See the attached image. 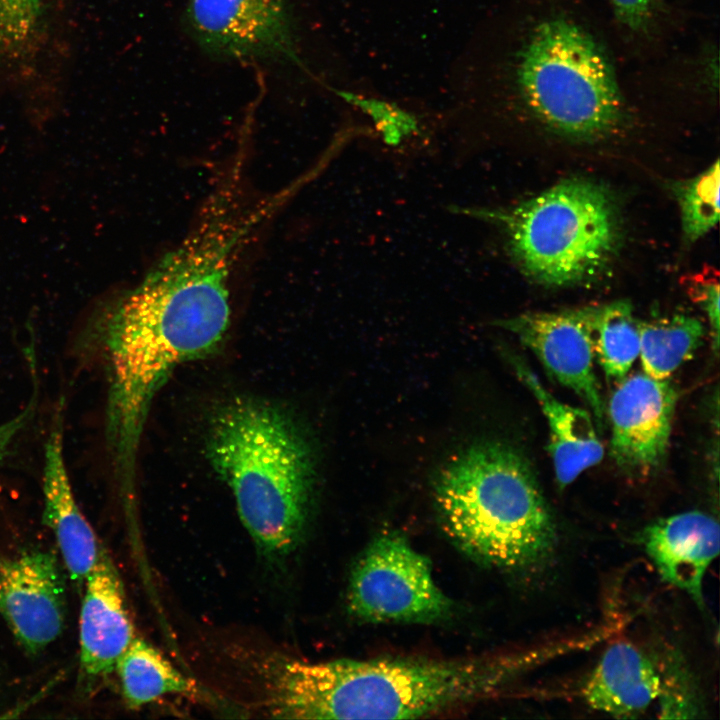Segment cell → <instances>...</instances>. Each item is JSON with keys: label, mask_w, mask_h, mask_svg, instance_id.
<instances>
[{"label": "cell", "mask_w": 720, "mask_h": 720, "mask_svg": "<svg viewBox=\"0 0 720 720\" xmlns=\"http://www.w3.org/2000/svg\"><path fill=\"white\" fill-rule=\"evenodd\" d=\"M83 585L80 667L82 675L93 680L115 670L134 635L120 576L103 547Z\"/></svg>", "instance_id": "obj_12"}, {"label": "cell", "mask_w": 720, "mask_h": 720, "mask_svg": "<svg viewBox=\"0 0 720 720\" xmlns=\"http://www.w3.org/2000/svg\"><path fill=\"white\" fill-rule=\"evenodd\" d=\"M686 282L690 297L706 314L713 338V345L717 350L719 345L720 321V286L718 272L713 269H709V271L703 270L700 273L689 276Z\"/></svg>", "instance_id": "obj_23"}, {"label": "cell", "mask_w": 720, "mask_h": 720, "mask_svg": "<svg viewBox=\"0 0 720 720\" xmlns=\"http://www.w3.org/2000/svg\"><path fill=\"white\" fill-rule=\"evenodd\" d=\"M641 540L661 578L703 608V579L719 554L718 521L702 511H686L650 523Z\"/></svg>", "instance_id": "obj_13"}, {"label": "cell", "mask_w": 720, "mask_h": 720, "mask_svg": "<svg viewBox=\"0 0 720 720\" xmlns=\"http://www.w3.org/2000/svg\"><path fill=\"white\" fill-rule=\"evenodd\" d=\"M127 706L138 709L163 696L180 694L200 697L201 688L180 672L158 649L141 638H133L117 661Z\"/></svg>", "instance_id": "obj_17"}, {"label": "cell", "mask_w": 720, "mask_h": 720, "mask_svg": "<svg viewBox=\"0 0 720 720\" xmlns=\"http://www.w3.org/2000/svg\"><path fill=\"white\" fill-rule=\"evenodd\" d=\"M461 212L500 225L522 271L549 286L595 277L611 260L619 241L611 193L585 178L566 179L510 209L463 208Z\"/></svg>", "instance_id": "obj_6"}, {"label": "cell", "mask_w": 720, "mask_h": 720, "mask_svg": "<svg viewBox=\"0 0 720 720\" xmlns=\"http://www.w3.org/2000/svg\"><path fill=\"white\" fill-rule=\"evenodd\" d=\"M511 88L546 128L593 140L615 131L625 102L600 43L571 18L548 16L532 26L516 50Z\"/></svg>", "instance_id": "obj_5"}, {"label": "cell", "mask_w": 720, "mask_h": 720, "mask_svg": "<svg viewBox=\"0 0 720 720\" xmlns=\"http://www.w3.org/2000/svg\"><path fill=\"white\" fill-rule=\"evenodd\" d=\"M0 614L28 653H39L61 635L66 591L52 553L30 551L0 558Z\"/></svg>", "instance_id": "obj_9"}, {"label": "cell", "mask_w": 720, "mask_h": 720, "mask_svg": "<svg viewBox=\"0 0 720 720\" xmlns=\"http://www.w3.org/2000/svg\"><path fill=\"white\" fill-rule=\"evenodd\" d=\"M64 416L60 404L44 445L43 521L52 531L70 578L84 581L101 546L75 499L64 458Z\"/></svg>", "instance_id": "obj_14"}, {"label": "cell", "mask_w": 720, "mask_h": 720, "mask_svg": "<svg viewBox=\"0 0 720 720\" xmlns=\"http://www.w3.org/2000/svg\"><path fill=\"white\" fill-rule=\"evenodd\" d=\"M617 19L628 28L640 31L650 23L656 0H609Z\"/></svg>", "instance_id": "obj_24"}, {"label": "cell", "mask_w": 720, "mask_h": 720, "mask_svg": "<svg viewBox=\"0 0 720 720\" xmlns=\"http://www.w3.org/2000/svg\"><path fill=\"white\" fill-rule=\"evenodd\" d=\"M540 661L537 650L459 659L278 658L265 675L274 718L412 719L488 698Z\"/></svg>", "instance_id": "obj_2"}, {"label": "cell", "mask_w": 720, "mask_h": 720, "mask_svg": "<svg viewBox=\"0 0 720 720\" xmlns=\"http://www.w3.org/2000/svg\"><path fill=\"white\" fill-rule=\"evenodd\" d=\"M657 699L662 718H694L700 710L691 681L677 668L670 669L667 677L661 676Z\"/></svg>", "instance_id": "obj_22"}, {"label": "cell", "mask_w": 720, "mask_h": 720, "mask_svg": "<svg viewBox=\"0 0 720 720\" xmlns=\"http://www.w3.org/2000/svg\"><path fill=\"white\" fill-rule=\"evenodd\" d=\"M207 451L258 550L271 559L293 551L312 483L309 449L293 422L262 401L232 400L210 423Z\"/></svg>", "instance_id": "obj_3"}, {"label": "cell", "mask_w": 720, "mask_h": 720, "mask_svg": "<svg viewBox=\"0 0 720 720\" xmlns=\"http://www.w3.org/2000/svg\"><path fill=\"white\" fill-rule=\"evenodd\" d=\"M435 501L450 538L482 564L534 568L554 552L556 526L535 474L506 444L457 454L438 476Z\"/></svg>", "instance_id": "obj_4"}, {"label": "cell", "mask_w": 720, "mask_h": 720, "mask_svg": "<svg viewBox=\"0 0 720 720\" xmlns=\"http://www.w3.org/2000/svg\"><path fill=\"white\" fill-rule=\"evenodd\" d=\"M704 331L697 318L686 314L639 321V355L644 373L668 380L700 347Z\"/></svg>", "instance_id": "obj_18"}, {"label": "cell", "mask_w": 720, "mask_h": 720, "mask_svg": "<svg viewBox=\"0 0 720 720\" xmlns=\"http://www.w3.org/2000/svg\"><path fill=\"white\" fill-rule=\"evenodd\" d=\"M661 674L635 645L616 641L603 652L582 696L593 709L617 718L643 713L659 696Z\"/></svg>", "instance_id": "obj_16"}, {"label": "cell", "mask_w": 720, "mask_h": 720, "mask_svg": "<svg viewBox=\"0 0 720 720\" xmlns=\"http://www.w3.org/2000/svg\"><path fill=\"white\" fill-rule=\"evenodd\" d=\"M28 423L27 412L21 411L10 420L0 424V460L8 455L14 440Z\"/></svg>", "instance_id": "obj_25"}, {"label": "cell", "mask_w": 720, "mask_h": 720, "mask_svg": "<svg viewBox=\"0 0 720 720\" xmlns=\"http://www.w3.org/2000/svg\"><path fill=\"white\" fill-rule=\"evenodd\" d=\"M340 98L367 113L391 141L409 134L417 127L415 118L387 101L354 91H337Z\"/></svg>", "instance_id": "obj_21"}, {"label": "cell", "mask_w": 720, "mask_h": 720, "mask_svg": "<svg viewBox=\"0 0 720 720\" xmlns=\"http://www.w3.org/2000/svg\"><path fill=\"white\" fill-rule=\"evenodd\" d=\"M591 310L589 306L559 312L525 313L501 320L497 325L515 334L557 382L588 405L600 429L606 407L594 369Z\"/></svg>", "instance_id": "obj_8"}, {"label": "cell", "mask_w": 720, "mask_h": 720, "mask_svg": "<svg viewBox=\"0 0 720 720\" xmlns=\"http://www.w3.org/2000/svg\"><path fill=\"white\" fill-rule=\"evenodd\" d=\"M677 393L668 380L627 375L610 396L611 454L622 469L647 474L668 448Z\"/></svg>", "instance_id": "obj_10"}, {"label": "cell", "mask_w": 720, "mask_h": 720, "mask_svg": "<svg viewBox=\"0 0 720 720\" xmlns=\"http://www.w3.org/2000/svg\"><path fill=\"white\" fill-rule=\"evenodd\" d=\"M188 17L197 39L212 52L294 56L288 0H190Z\"/></svg>", "instance_id": "obj_11"}, {"label": "cell", "mask_w": 720, "mask_h": 720, "mask_svg": "<svg viewBox=\"0 0 720 720\" xmlns=\"http://www.w3.org/2000/svg\"><path fill=\"white\" fill-rule=\"evenodd\" d=\"M720 168L716 160L696 177L673 185L679 202L684 239L697 241L719 221Z\"/></svg>", "instance_id": "obj_20"}, {"label": "cell", "mask_w": 720, "mask_h": 720, "mask_svg": "<svg viewBox=\"0 0 720 720\" xmlns=\"http://www.w3.org/2000/svg\"><path fill=\"white\" fill-rule=\"evenodd\" d=\"M242 160H243V155H242V153H240V154H238V158L236 159V161H235V163L233 164V166H237V167L241 168V170H242ZM241 172H242V171H241ZM287 193H288V192H286V193H283V192H282V193H279L278 195L275 196V197L280 201V205H281V203L283 202V200L286 199L285 194H287Z\"/></svg>", "instance_id": "obj_26"}, {"label": "cell", "mask_w": 720, "mask_h": 720, "mask_svg": "<svg viewBox=\"0 0 720 720\" xmlns=\"http://www.w3.org/2000/svg\"><path fill=\"white\" fill-rule=\"evenodd\" d=\"M233 263L215 243L186 237L105 313L107 442L128 483L152 397L177 365L209 352L231 319Z\"/></svg>", "instance_id": "obj_1"}, {"label": "cell", "mask_w": 720, "mask_h": 720, "mask_svg": "<svg viewBox=\"0 0 720 720\" xmlns=\"http://www.w3.org/2000/svg\"><path fill=\"white\" fill-rule=\"evenodd\" d=\"M347 603L369 622L431 623L448 616L452 603L437 586L429 560L405 537L384 533L352 570Z\"/></svg>", "instance_id": "obj_7"}, {"label": "cell", "mask_w": 720, "mask_h": 720, "mask_svg": "<svg viewBox=\"0 0 720 720\" xmlns=\"http://www.w3.org/2000/svg\"><path fill=\"white\" fill-rule=\"evenodd\" d=\"M590 336L595 359L609 380L619 382L628 375L639 356V321L632 305L617 300L592 307Z\"/></svg>", "instance_id": "obj_19"}, {"label": "cell", "mask_w": 720, "mask_h": 720, "mask_svg": "<svg viewBox=\"0 0 720 720\" xmlns=\"http://www.w3.org/2000/svg\"><path fill=\"white\" fill-rule=\"evenodd\" d=\"M508 360L546 417L550 434L548 450L556 482L563 489L602 460L604 447L598 428L587 410L566 404L551 394L519 356L510 353Z\"/></svg>", "instance_id": "obj_15"}]
</instances>
